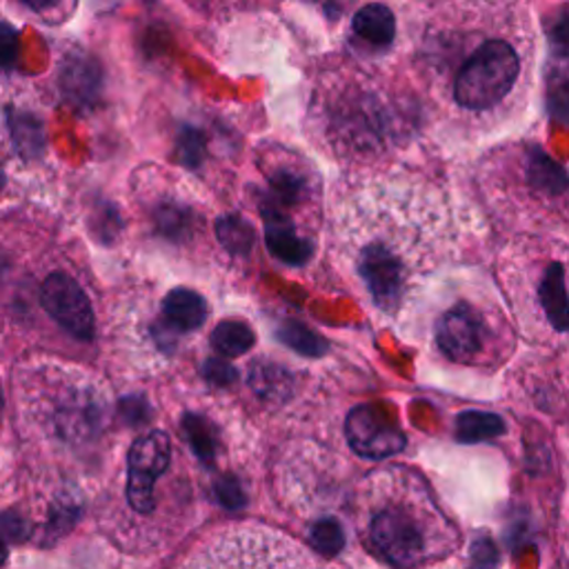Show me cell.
<instances>
[{
	"mask_svg": "<svg viewBox=\"0 0 569 569\" xmlns=\"http://www.w3.org/2000/svg\"><path fill=\"white\" fill-rule=\"evenodd\" d=\"M205 150H207V143H205V136L200 130H196L192 125H183L178 130L176 156H178L180 165H185L189 169L200 167L205 161Z\"/></svg>",
	"mask_w": 569,
	"mask_h": 569,
	"instance_id": "21",
	"label": "cell"
},
{
	"mask_svg": "<svg viewBox=\"0 0 569 569\" xmlns=\"http://www.w3.org/2000/svg\"><path fill=\"white\" fill-rule=\"evenodd\" d=\"M309 538L325 556H333L340 549V545H343V532H340V525L336 521L316 523L309 532Z\"/></svg>",
	"mask_w": 569,
	"mask_h": 569,
	"instance_id": "23",
	"label": "cell"
},
{
	"mask_svg": "<svg viewBox=\"0 0 569 569\" xmlns=\"http://www.w3.org/2000/svg\"><path fill=\"white\" fill-rule=\"evenodd\" d=\"M102 67L87 52H69L61 61L58 87L67 105L87 111L96 107L102 94Z\"/></svg>",
	"mask_w": 569,
	"mask_h": 569,
	"instance_id": "9",
	"label": "cell"
},
{
	"mask_svg": "<svg viewBox=\"0 0 569 569\" xmlns=\"http://www.w3.org/2000/svg\"><path fill=\"white\" fill-rule=\"evenodd\" d=\"M163 314L178 331H194L207 320V303L192 289H174L163 298Z\"/></svg>",
	"mask_w": 569,
	"mask_h": 569,
	"instance_id": "12",
	"label": "cell"
},
{
	"mask_svg": "<svg viewBox=\"0 0 569 569\" xmlns=\"http://www.w3.org/2000/svg\"><path fill=\"white\" fill-rule=\"evenodd\" d=\"M161 230L169 237H180L189 227V211L183 209L180 205H165L156 214Z\"/></svg>",
	"mask_w": 569,
	"mask_h": 569,
	"instance_id": "25",
	"label": "cell"
},
{
	"mask_svg": "<svg viewBox=\"0 0 569 569\" xmlns=\"http://www.w3.org/2000/svg\"><path fill=\"white\" fill-rule=\"evenodd\" d=\"M527 176H529V183H532L534 189L545 192L549 196H560L567 189L565 167L538 147H534L532 154H529Z\"/></svg>",
	"mask_w": 569,
	"mask_h": 569,
	"instance_id": "14",
	"label": "cell"
},
{
	"mask_svg": "<svg viewBox=\"0 0 569 569\" xmlns=\"http://www.w3.org/2000/svg\"><path fill=\"white\" fill-rule=\"evenodd\" d=\"M3 405H6V401H3V387H0V416H3Z\"/></svg>",
	"mask_w": 569,
	"mask_h": 569,
	"instance_id": "32",
	"label": "cell"
},
{
	"mask_svg": "<svg viewBox=\"0 0 569 569\" xmlns=\"http://www.w3.org/2000/svg\"><path fill=\"white\" fill-rule=\"evenodd\" d=\"M278 336L283 343H287L292 350H296L305 357H320V352L325 350L322 340L300 322H285L278 329Z\"/></svg>",
	"mask_w": 569,
	"mask_h": 569,
	"instance_id": "22",
	"label": "cell"
},
{
	"mask_svg": "<svg viewBox=\"0 0 569 569\" xmlns=\"http://www.w3.org/2000/svg\"><path fill=\"white\" fill-rule=\"evenodd\" d=\"M216 237L232 254H241V256L248 254L254 245L252 225L237 214L222 216L216 220Z\"/></svg>",
	"mask_w": 569,
	"mask_h": 569,
	"instance_id": "18",
	"label": "cell"
},
{
	"mask_svg": "<svg viewBox=\"0 0 569 569\" xmlns=\"http://www.w3.org/2000/svg\"><path fill=\"white\" fill-rule=\"evenodd\" d=\"M28 521L21 518L14 512H8L0 516V538H10V540H23L28 536Z\"/></svg>",
	"mask_w": 569,
	"mask_h": 569,
	"instance_id": "26",
	"label": "cell"
},
{
	"mask_svg": "<svg viewBox=\"0 0 569 569\" xmlns=\"http://www.w3.org/2000/svg\"><path fill=\"white\" fill-rule=\"evenodd\" d=\"M41 303L45 311L72 336L80 340L94 338L96 320L91 303L85 289L72 276L63 272L47 276L41 289Z\"/></svg>",
	"mask_w": 569,
	"mask_h": 569,
	"instance_id": "7",
	"label": "cell"
},
{
	"mask_svg": "<svg viewBox=\"0 0 569 569\" xmlns=\"http://www.w3.org/2000/svg\"><path fill=\"white\" fill-rule=\"evenodd\" d=\"M385 474L372 481L368 536L374 551L396 569H414L445 556L457 534L414 474Z\"/></svg>",
	"mask_w": 569,
	"mask_h": 569,
	"instance_id": "2",
	"label": "cell"
},
{
	"mask_svg": "<svg viewBox=\"0 0 569 569\" xmlns=\"http://www.w3.org/2000/svg\"><path fill=\"white\" fill-rule=\"evenodd\" d=\"M8 128L14 141V150L25 161H36L47 150L45 123L30 111H19L17 107L8 109Z\"/></svg>",
	"mask_w": 569,
	"mask_h": 569,
	"instance_id": "11",
	"label": "cell"
},
{
	"mask_svg": "<svg viewBox=\"0 0 569 569\" xmlns=\"http://www.w3.org/2000/svg\"><path fill=\"white\" fill-rule=\"evenodd\" d=\"M8 556H10V551H8L6 538H0V567H3V565L8 562Z\"/></svg>",
	"mask_w": 569,
	"mask_h": 569,
	"instance_id": "30",
	"label": "cell"
},
{
	"mask_svg": "<svg viewBox=\"0 0 569 569\" xmlns=\"http://www.w3.org/2000/svg\"><path fill=\"white\" fill-rule=\"evenodd\" d=\"M540 300L545 311L549 314V322L556 331L567 329V296H565V272L560 263H551L543 287H540Z\"/></svg>",
	"mask_w": 569,
	"mask_h": 569,
	"instance_id": "16",
	"label": "cell"
},
{
	"mask_svg": "<svg viewBox=\"0 0 569 569\" xmlns=\"http://www.w3.org/2000/svg\"><path fill=\"white\" fill-rule=\"evenodd\" d=\"M176 569H333L294 538L265 527H234L214 536Z\"/></svg>",
	"mask_w": 569,
	"mask_h": 569,
	"instance_id": "3",
	"label": "cell"
},
{
	"mask_svg": "<svg viewBox=\"0 0 569 569\" xmlns=\"http://www.w3.org/2000/svg\"><path fill=\"white\" fill-rule=\"evenodd\" d=\"M256 343L254 329L241 320H222L211 331V346L225 357H243Z\"/></svg>",
	"mask_w": 569,
	"mask_h": 569,
	"instance_id": "15",
	"label": "cell"
},
{
	"mask_svg": "<svg viewBox=\"0 0 569 569\" xmlns=\"http://www.w3.org/2000/svg\"><path fill=\"white\" fill-rule=\"evenodd\" d=\"M205 374H207L209 381H214L218 385H227V383H232L237 379L234 368H230L222 361H209L207 368H205Z\"/></svg>",
	"mask_w": 569,
	"mask_h": 569,
	"instance_id": "28",
	"label": "cell"
},
{
	"mask_svg": "<svg viewBox=\"0 0 569 569\" xmlns=\"http://www.w3.org/2000/svg\"><path fill=\"white\" fill-rule=\"evenodd\" d=\"M346 245L357 278L385 316L403 314L442 259V245L420 220H354Z\"/></svg>",
	"mask_w": 569,
	"mask_h": 569,
	"instance_id": "1",
	"label": "cell"
},
{
	"mask_svg": "<svg viewBox=\"0 0 569 569\" xmlns=\"http://www.w3.org/2000/svg\"><path fill=\"white\" fill-rule=\"evenodd\" d=\"M490 338H492V327L488 325L485 316L468 303L449 307L440 316L436 327V340L440 352L451 363H461V365L477 363L488 350Z\"/></svg>",
	"mask_w": 569,
	"mask_h": 569,
	"instance_id": "5",
	"label": "cell"
},
{
	"mask_svg": "<svg viewBox=\"0 0 569 569\" xmlns=\"http://www.w3.org/2000/svg\"><path fill=\"white\" fill-rule=\"evenodd\" d=\"M172 461V440L165 431H152L139 438L128 457V499L130 505L150 514L154 510V488Z\"/></svg>",
	"mask_w": 569,
	"mask_h": 569,
	"instance_id": "6",
	"label": "cell"
},
{
	"mask_svg": "<svg viewBox=\"0 0 569 569\" xmlns=\"http://www.w3.org/2000/svg\"><path fill=\"white\" fill-rule=\"evenodd\" d=\"M346 434L359 457L376 461L394 457L407 442L396 423L374 405H359L346 420Z\"/></svg>",
	"mask_w": 569,
	"mask_h": 569,
	"instance_id": "8",
	"label": "cell"
},
{
	"mask_svg": "<svg viewBox=\"0 0 569 569\" xmlns=\"http://www.w3.org/2000/svg\"><path fill=\"white\" fill-rule=\"evenodd\" d=\"M6 185H8V178H6L3 169H0V192H3V189H6Z\"/></svg>",
	"mask_w": 569,
	"mask_h": 569,
	"instance_id": "31",
	"label": "cell"
},
{
	"mask_svg": "<svg viewBox=\"0 0 569 569\" xmlns=\"http://www.w3.org/2000/svg\"><path fill=\"white\" fill-rule=\"evenodd\" d=\"M521 58L505 41L483 43L461 67L453 85L457 102L466 109L496 107L516 85Z\"/></svg>",
	"mask_w": 569,
	"mask_h": 569,
	"instance_id": "4",
	"label": "cell"
},
{
	"mask_svg": "<svg viewBox=\"0 0 569 569\" xmlns=\"http://www.w3.org/2000/svg\"><path fill=\"white\" fill-rule=\"evenodd\" d=\"M21 36L19 30L6 21H0V67L14 69L19 63Z\"/></svg>",
	"mask_w": 569,
	"mask_h": 569,
	"instance_id": "24",
	"label": "cell"
},
{
	"mask_svg": "<svg viewBox=\"0 0 569 569\" xmlns=\"http://www.w3.org/2000/svg\"><path fill=\"white\" fill-rule=\"evenodd\" d=\"M307 185H305V176L289 169V167H278L270 174V198L267 203L276 205V207H292L296 203H300L305 198Z\"/></svg>",
	"mask_w": 569,
	"mask_h": 569,
	"instance_id": "17",
	"label": "cell"
},
{
	"mask_svg": "<svg viewBox=\"0 0 569 569\" xmlns=\"http://www.w3.org/2000/svg\"><path fill=\"white\" fill-rule=\"evenodd\" d=\"M250 383L256 394L265 398H283L289 390V374L276 363H256L250 372Z\"/></svg>",
	"mask_w": 569,
	"mask_h": 569,
	"instance_id": "20",
	"label": "cell"
},
{
	"mask_svg": "<svg viewBox=\"0 0 569 569\" xmlns=\"http://www.w3.org/2000/svg\"><path fill=\"white\" fill-rule=\"evenodd\" d=\"M19 3L32 12H47V10H54L61 0H19Z\"/></svg>",
	"mask_w": 569,
	"mask_h": 569,
	"instance_id": "29",
	"label": "cell"
},
{
	"mask_svg": "<svg viewBox=\"0 0 569 569\" xmlns=\"http://www.w3.org/2000/svg\"><path fill=\"white\" fill-rule=\"evenodd\" d=\"M261 211L265 220V243L270 252L289 265L307 263L314 254V243L298 237L289 216L272 203L263 205Z\"/></svg>",
	"mask_w": 569,
	"mask_h": 569,
	"instance_id": "10",
	"label": "cell"
},
{
	"mask_svg": "<svg viewBox=\"0 0 569 569\" xmlns=\"http://www.w3.org/2000/svg\"><path fill=\"white\" fill-rule=\"evenodd\" d=\"M352 28L359 39L368 41L376 47H387L394 43L396 36V19L387 6L372 3L357 12Z\"/></svg>",
	"mask_w": 569,
	"mask_h": 569,
	"instance_id": "13",
	"label": "cell"
},
{
	"mask_svg": "<svg viewBox=\"0 0 569 569\" xmlns=\"http://www.w3.org/2000/svg\"><path fill=\"white\" fill-rule=\"evenodd\" d=\"M551 117L560 123L567 119V80L560 76L558 83H551V100H549Z\"/></svg>",
	"mask_w": 569,
	"mask_h": 569,
	"instance_id": "27",
	"label": "cell"
},
{
	"mask_svg": "<svg viewBox=\"0 0 569 569\" xmlns=\"http://www.w3.org/2000/svg\"><path fill=\"white\" fill-rule=\"evenodd\" d=\"M505 431V423L496 414L485 412H466L457 420V434L466 442H479L494 436H501Z\"/></svg>",
	"mask_w": 569,
	"mask_h": 569,
	"instance_id": "19",
	"label": "cell"
}]
</instances>
